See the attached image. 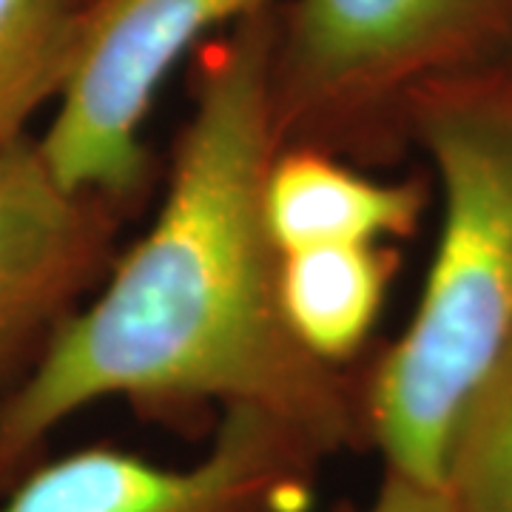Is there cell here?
I'll return each instance as SVG.
<instances>
[{
  "mask_svg": "<svg viewBox=\"0 0 512 512\" xmlns=\"http://www.w3.org/2000/svg\"><path fill=\"white\" fill-rule=\"evenodd\" d=\"M325 458L274 416L228 407L191 464L80 447L35 461L0 493V512H311Z\"/></svg>",
  "mask_w": 512,
  "mask_h": 512,
  "instance_id": "cell-5",
  "label": "cell"
},
{
  "mask_svg": "<svg viewBox=\"0 0 512 512\" xmlns=\"http://www.w3.org/2000/svg\"><path fill=\"white\" fill-rule=\"evenodd\" d=\"M80 0H0V160L32 140L72 57Z\"/></svg>",
  "mask_w": 512,
  "mask_h": 512,
  "instance_id": "cell-9",
  "label": "cell"
},
{
  "mask_svg": "<svg viewBox=\"0 0 512 512\" xmlns=\"http://www.w3.org/2000/svg\"><path fill=\"white\" fill-rule=\"evenodd\" d=\"M282 0H83L72 57L46 131L49 174L74 194L131 208L146 194L143 126L185 57Z\"/></svg>",
  "mask_w": 512,
  "mask_h": 512,
  "instance_id": "cell-4",
  "label": "cell"
},
{
  "mask_svg": "<svg viewBox=\"0 0 512 512\" xmlns=\"http://www.w3.org/2000/svg\"><path fill=\"white\" fill-rule=\"evenodd\" d=\"M441 487L458 512H512V342L458 416Z\"/></svg>",
  "mask_w": 512,
  "mask_h": 512,
  "instance_id": "cell-10",
  "label": "cell"
},
{
  "mask_svg": "<svg viewBox=\"0 0 512 512\" xmlns=\"http://www.w3.org/2000/svg\"><path fill=\"white\" fill-rule=\"evenodd\" d=\"M404 137L433 165L439 237L410 322L356 396L384 473L441 487L458 416L512 342V52L410 94Z\"/></svg>",
  "mask_w": 512,
  "mask_h": 512,
  "instance_id": "cell-2",
  "label": "cell"
},
{
  "mask_svg": "<svg viewBox=\"0 0 512 512\" xmlns=\"http://www.w3.org/2000/svg\"><path fill=\"white\" fill-rule=\"evenodd\" d=\"M276 9L205 40L191 111L146 234L0 396V493L92 404L146 413L251 407L325 456L362 444L356 384L293 339L262 191L279 151L271 111Z\"/></svg>",
  "mask_w": 512,
  "mask_h": 512,
  "instance_id": "cell-1",
  "label": "cell"
},
{
  "mask_svg": "<svg viewBox=\"0 0 512 512\" xmlns=\"http://www.w3.org/2000/svg\"><path fill=\"white\" fill-rule=\"evenodd\" d=\"M396 262L387 245L282 251L276 293L293 339L325 365H348L382 316Z\"/></svg>",
  "mask_w": 512,
  "mask_h": 512,
  "instance_id": "cell-8",
  "label": "cell"
},
{
  "mask_svg": "<svg viewBox=\"0 0 512 512\" xmlns=\"http://www.w3.org/2000/svg\"><path fill=\"white\" fill-rule=\"evenodd\" d=\"M512 52V0H282L271 52L279 148L384 160L421 86Z\"/></svg>",
  "mask_w": 512,
  "mask_h": 512,
  "instance_id": "cell-3",
  "label": "cell"
},
{
  "mask_svg": "<svg viewBox=\"0 0 512 512\" xmlns=\"http://www.w3.org/2000/svg\"><path fill=\"white\" fill-rule=\"evenodd\" d=\"M424 205V185L416 180H379L319 148H279L262 191L265 225L279 254L413 237Z\"/></svg>",
  "mask_w": 512,
  "mask_h": 512,
  "instance_id": "cell-7",
  "label": "cell"
},
{
  "mask_svg": "<svg viewBox=\"0 0 512 512\" xmlns=\"http://www.w3.org/2000/svg\"><path fill=\"white\" fill-rule=\"evenodd\" d=\"M356 512H458L444 487L421 484L413 478L382 473V484L362 510Z\"/></svg>",
  "mask_w": 512,
  "mask_h": 512,
  "instance_id": "cell-11",
  "label": "cell"
},
{
  "mask_svg": "<svg viewBox=\"0 0 512 512\" xmlns=\"http://www.w3.org/2000/svg\"><path fill=\"white\" fill-rule=\"evenodd\" d=\"M126 214L57 183L35 137L0 160V396L100 285Z\"/></svg>",
  "mask_w": 512,
  "mask_h": 512,
  "instance_id": "cell-6",
  "label": "cell"
},
{
  "mask_svg": "<svg viewBox=\"0 0 512 512\" xmlns=\"http://www.w3.org/2000/svg\"><path fill=\"white\" fill-rule=\"evenodd\" d=\"M80 3H83V0H80Z\"/></svg>",
  "mask_w": 512,
  "mask_h": 512,
  "instance_id": "cell-12",
  "label": "cell"
}]
</instances>
